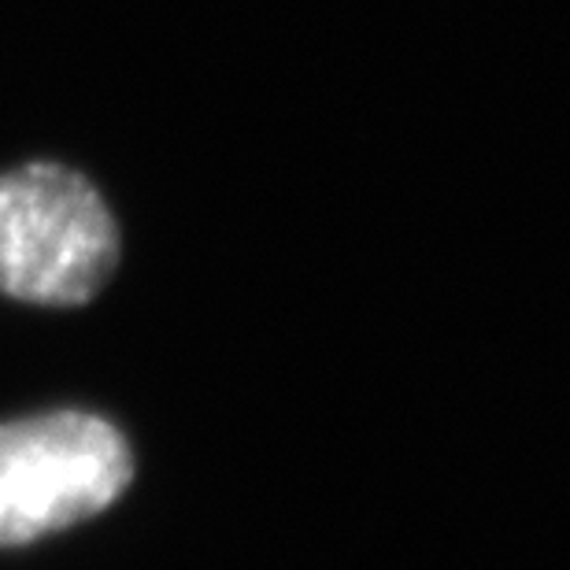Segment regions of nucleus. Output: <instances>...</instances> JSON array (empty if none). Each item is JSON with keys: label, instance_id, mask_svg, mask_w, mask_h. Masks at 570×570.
<instances>
[{"label": "nucleus", "instance_id": "nucleus-1", "mask_svg": "<svg viewBox=\"0 0 570 570\" xmlns=\"http://www.w3.org/2000/svg\"><path fill=\"white\" fill-rule=\"evenodd\" d=\"M119 267V226L97 186L63 164H22L0 175V293L75 307Z\"/></svg>", "mask_w": 570, "mask_h": 570}, {"label": "nucleus", "instance_id": "nucleus-2", "mask_svg": "<svg viewBox=\"0 0 570 570\" xmlns=\"http://www.w3.org/2000/svg\"><path fill=\"white\" fill-rule=\"evenodd\" d=\"M127 438L86 412H49L0 426V549L78 527L127 493Z\"/></svg>", "mask_w": 570, "mask_h": 570}]
</instances>
